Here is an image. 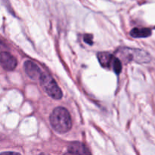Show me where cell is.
<instances>
[{
    "mask_svg": "<svg viewBox=\"0 0 155 155\" xmlns=\"http://www.w3.org/2000/svg\"><path fill=\"white\" fill-rule=\"evenodd\" d=\"M51 127L58 133H66L72 127V122L69 111L66 108L58 107L54 109L50 115Z\"/></svg>",
    "mask_w": 155,
    "mask_h": 155,
    "instance_id": "1",
    "label": "cell"
},
{
    "mask_svg": "<svg viewBox=\"0 0 155 155\" xmlns=\"http://www.w3.org/2000/svg\"><path fill=\"white\" fill-rule=\"evenodd\" d=\"M41 86L51 98L58 100L62 98V92L54 79L46 73H42L39 78Z\"/></svg>",
    "mask_w": 155,
    "mask_h": 155,
    "instance_id": "2",
    "label": "cell"
},
{
    "mask_svg": "<svg viewBox=\"0 0 155 155\" xmlns=\"http://www.w3.org/2000/svg\"><path fill=\"white\" fill-rule=\"evenodd\" d=\"M18 64L17 59L9 52H0V66L5 71H12L15 69Z\"/></svg>",
    "mask_w": 155,
    "mask_h": 155,
    "instance_id": "3",
    "label": "cell"
},
{
    "mask_svg": "<svg viewBox=\"0 0 155 155\" xmlns=\"http://www.w3.org/2000/svg\"><path fill=\"white\" fill-rule=\"evenodd\" d=\"M24 68L26 74L33 80H39L42 74L39 67L31 61H26L24 62Z\"/></svg>",
    "mask_w": 155,
    "mask_h": 155,
    "instance_id": "4",
    "label": "cell"
},
{
    "mask_svg": "<svg viewBox=\"0 0 155 155\" xmlns=\"http://www.w3.org/2000/svg\"><path fill=\"white\" fill-rule=\"evenodd\" d=\"M98 59L103 68H107V69H110V68L113 69L114 64L116 61L117 58H115L110 53L99 52L98 54Z\"/></svg>",
    "mask_w": 155,
    "mask_h": 155,
    "instance_id": "5",
    "label": "cell"
},
{
    "mask_svg": "<svg viewBox=\"0 0 155 155\" xmlns=\"http://www.w3.org/2000/svg\"><path fill=\"white\" fill-rule=\"evenodd\" d=\"M68 154H90V151L80 142H73L68 147Z\"/></svg>",
    "mask_w": 155,
    "mask_h": 155,
    "instance_id": "6",
    "label": "cell"
},
{
    "mask_svg": "<svg viewBox=\"0 0 155 155\" xmlns=\"http://www.w3.org/2000/svg\"><path fill=\"white\" fill-rule=\"evenodd\" d=\"M151 30L144 27H136L130 31V35L134 38H145L151 36Z\"/></svg>",
    "mask_w": 155,
    "mask_h": 155,
    "instance_id": "7",
    "label": "cell"
},
{
    "mask_svg": "<svg viewBox=\"0 0 155 155\" xmlns=\"http://www.w3.org/2000/svg\"><path fill=\"white\" fill-rule=\"evenodd\" d=\"M83 39H84V41L86 42L87 44H89V45H92V35L91 34H86L84 36V37H83Z\"/></svg>",
    "mask_w": 155,
    "mask_h": 155,
    "instance_id": "8",
    "label": "cell"
}]
</instances>
